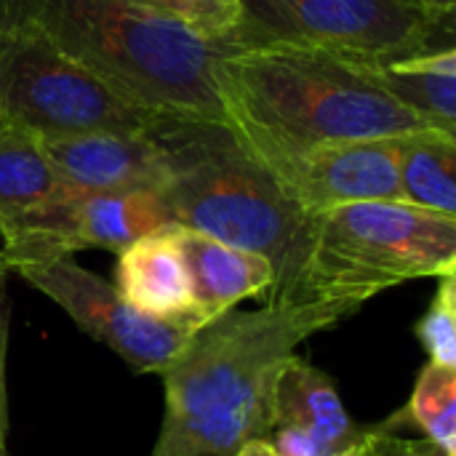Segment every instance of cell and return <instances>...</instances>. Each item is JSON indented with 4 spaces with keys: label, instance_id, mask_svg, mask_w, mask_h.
<instances>
[{
    "label": "cell",
    "instance_id": "obj_1",
    "mask_svg": "<svg viewBox=\"0 0 456 456\" xmlns=\"http://www.w3.org/2000/svg\"><path fill=\"white\" fill-rule=\"evenodd\" d=\"M358 307L283 302L230 310L200 326L160 371L166 411L152 456H232L246 441L265 438L289 358Z\"/></svg>",
    "mask_w": 456,
    "mask_h": 456
},
{
    "label": "cell",
    "instance_id": "obj_2",
    "mask_svg": "<svg viewBox=\"0 0 456 456\" xmlns=\"http://www.w3.org/2000/svg\"><path fill=\"white\" fill-rule=\"evenodd\" d=\"M216 96L227 128L267 168L323 144L438 131L387 96L358 59L318 48L227 45Z\"/></svg>",
    "mask_w": 456,
    "mask_h": 456
},
{
    "label": "cell",
    "instance_id": "obj_3",
    "mask_svg": "<svg viewBox=\"0 0 456 456\" xmlns=\"http://www.w3.org/2000/svg\"><path fill=\"white\" fill-rule=\"evenodd\" d=\"M150 134L168 160L160 198L171 222L265 256L275 270L267 305H283L302 265L310 216L224 120L160 115Z\"/></svg>",
    "mask_w": 456,
    "mask_h": 456
},
{
    "label": "cell",
    "instance_id": "obj_4",
    "mask_svg": "<svg viewBox=\"0 0 456 456\" xmlns=\"http://www.w3.org/2000/svg\"><path fill=\"white\" fill-rule=\"evenodd\" d=\"M0 21L40 29L136 104L222 120L211 43L139 0H0Z\"/></svg>",
    "mask_w": 456,
    "mask_h": 456
},
{
    "label": "cell",
    "instance_id": "obj_5",
    "mask_svg": "<svg viewBox=\"0 0 456 456\" xmlns=\"http://www.w3.org/2000/svg\"><path fill=\"white\" fill-rule=\"evenodd\" d=\"M456 273V216L403 200H363L310 216L286 302H353Z\"/></svg>",
    "mask_w": 456,
    "mask_h": 456
},
{
    "label": "cell",
    "instance_id": "obj_6",
    "mask_svg": "<svg viewBox=\"0 0 456 456\" xmlns=\"http://www.w3.org/2000/svg\"><path fill=\"white\" fill-rule=\"evenodd\" d=\"M456 11L425 0H243L224 45H299L345 59H398L454 48Z\"/></svg>",
    "mask_w": 456,
    "mask_h": 456
},
{
    "label": "cell",
    "instance_id": "obj_7",
    "mask_svg": "<svg viewBox=\"0 0 456 456\" xmlns=\"http://www.w3.org/2000/svg\"><path fill=\"white\" fill-rule=\"evenodd\" d=\"M0 112L16 123L51 136L88 131H150L163 112H152L110 80L77 61L40 29L0 21Z\"/></svg>",
    "mask_w": 456,
    "mask_h": 456
},
{
    "label": "cell",
    "instance_id": "obj_8",
    "mask_svg": "<svg viewBox=\"0 0 456 456\" xmlns=\"http://www.w3.org/2000/svg\"><path fill=\"white\" fill-rule=\"evenodd\" d=\"M19 273L32 289L53 299L88 337L115 350L139 374H160L190 337L206 326L198 318H152L131 307L115 286L69 259L19 262Z\"/></svg>",
    "mask_w": 456,
    "mask_h": 456
},
{
    "label": "cell",
    "instance_id": "obj_9",
    "mask_svg": "<svg viewBox=\"0 0 456 456\" xmlns=\"http://www.w3.org/2000/svg\"><path fill=\"white\" fill-rule=\"evenodd\" d=\"M174 224L160 192H80L61 187L48 203L0 235L3 262L69 259L77 251L120 254L134 240Z\"/></svg>",
    "mask_w": 456,
    "mask_h": 456
},
{
    "label": "cell",
    "instance_id": "obj_10",
    "mask_svg": "<svg viewBox=\"0 0 456 456\" xmlns=\"http://www.w3.org/2000/svg\"><path fill=\"white\" fill-rule=\"evenodd\" d=\"M401 136L337 142L270 166L289 198L307 214L363 200H401Z\"/></svg>",
    "mask_w": 456,
    "mask_h": 456
},
{
    "label": "cell",
    "instance_id": "obj_11",
    "mask_svg": "<svg viewBox=\"0 0 456 456\" xmlns=\"http://www.w3.org/2000/svg\"><path fill=\"white\" fill-rule=\"evenodd\" d=\"M366 428L342 406L337 385L307 358L291 355L273 393V422L265 441L278 456H342L353 452Z\"/></svg>",
    "mask_w": 456,
    "mask_h": 456
},
{
    "label": "cell",
    "instance_id": "obj_12",
    "mask_svg": "<svg viewBox=\"0 0 456 456\" xmlns=\"http://www.w3.org/2000/svg\"><path fill=\"white\" fill-rule=\"evenodd\" d=\"M59 179L80 192H160L168 160L150 131H88L43 139Z\"/></svg>",
    "mask_w": 456,
    "mask_h": 456
},
{
    "label": "cell",
    "instance_id": "obj_13",
    "mask_svg": "<svg viewBox=\"0 0 456 456\" xmlns=\"http://www.w3.org/2000/svg\"><path fill=\"white\" fill-rule=\"evenodd\" d=\"M115 291L152 318H198L176 224H166L118 254Z\"/></svg>",
    "mask_w": 456,
    "mask_h": 456
},
{
    "label": "cell",
    "instance_id": "obj_14",
    "mask_svg": "<svg viewBox=\"0 0 456 456\" xmlns=\"http://www.w3.org/2000/svg\"><path fill=\"white\" fill-rule=\"evenodd\" d=\"M176 238L190 273L192 305L203 323L235 310L243 299L273 294L275 270L265 256L227 246L182 224H176Z\"/></svg>",
    "mask_w": 456,
    "mask_h": 456
},
{
    "label": "cell",
    "instance_id": "obj_15",
    "mask_svg": "<svg viewBox=\"0 0 456 456\" xmlns=\"http://www.w3.org/2000/svg\"><path fill=\"white\" fill-rule=\"evenodd\" d=\"M361 67L403 110L438 131L456 134V48L371 59Z\"/></svg>",
    "mask_w": 456,
    "mask_h": 456
},
{
    "label": "cell",
    "instance_id": "obj_16",
    "mask_svg": "<svg viewBox=\"0 0 456 456\" xmlns=\"http://www.w3.org/2000/svg\"><path fill=\"white\" fill-rule=\"evenodd\" d=\"M64 182L59 179L40 134L16 123L0 126V235L35 208L48 203Z\"/></svg>",
    "mask_w": 456,
    "mask_h": 456
},
{
    "label": "cell",
    "instance_id": "obj_17",
    "mask_svg": "<svg viewBox=\"0 0 456 456\" xmlns=\"http://www.w3.org/2000/svg\"><path fill=\"white\" fill-rule=\"evenodd\" d=\"M401 200L456 216V134L419 131L401 136Z\"/></svg>",
    "mask_w": 456,
    "mask_h": 456
},
{
    "label": "cell",
    "instance_id": "obj_18",
    "mask_svg": "<svg viewBox=\"0 0 456 456\" xmlns=\"http://www.w3.org/2000/svg\"><path fill=\"white\" fill-rule=\"evenodd\" d=\"M401 414L403 417L390 419V425L401 419L417 425L430 444L456 456V369L428 363L419 371L409 406Z\"/></svg>",
    "mask_w": 456,
    "mask_h": 456
},
{
    "label": "cell",
    "instance_id": "obj_19",
    "mask_svg": "<svg viewBox=\"0 0 456 456\" xmlns=\"http://www.w3.org/2000/svg\"><path fill=\"white\" fill-rule=\"evenodd\" d=\"M168 19L179 21L190 32L211 43H227L235 32L243 0H139Z\"/></svg>",
    "mask_w": 456,
    "mask_h": 456
},
{
    "label": "cell",
    "instance_id": "obj_20",
    "mask_svg": "<svg viewBox=\"0 0 456 456\" xmlns=\"http://www.w3.org/2000/svg\"><path fill=\"white\" fill-rule=\"evenodd\" d=\"M438 281V294L414 329L430 355V363L456 369V273Z\"/></svg>",
    "mask_w": 456,
    "mask_h": 456
},
{
    "label": "cell",
    "instance_id": "obj_21",
    "mask_svg": "<svg viewBox=\"0 0 456 456\" xmlns=\"http://www.w3.org/2000/svg\"><path fill=\"white\" fill-rule=\"evenodd\" d=\"M355 456H449L428 438H401L387 430H369Z\"/></svg>",
    "mask_w": 456,
    "mask_h": 456
},
{
    "label": "cell",
    "instance_id": "obj_22",
    "mask_svg": "<svg viewBox=\"0 0 456 456\" xmlns=\"http://www.w3.org/2000/svg\"><path fill=\"white\" fill-rule=\"evenodd\" d=\"M8 265L0 256V446L8 436V390H5V350H8Z\"/></svg>",
    "mask_w": 456,
    "mask_h": 456
},
{
    "label": "cell",
    "instance_id": "obj_23",
    "mask_svg": "<svg viewBox=\"0 0 456 456\" xmlns=\"http://www.w3.org/2000/svg\"><path fill=\"white\" fill-rule=\"evenodd\" d=\"M232 456H278L275 454V449L265 441V438H251V441H246L238 452Z\"/></svg>",
    "mask_w": 456,
    "mask_h": 456
},
{
    "label": "cell",
    "instance_id": "obj_24",
    "mask_svg": "<svg viewBox=\"0 0 456 456\" xmlns=\"http://www.w3.org/2000/svg\"><path fill=\"white\" fill-rule=\"evenodd\" d=\"M436 8H444V11H456V0H425Z\"/></svg>",
    "mask_w": 456,
    "mask_h": 456
},
{
    "label": "cell",
    "instance_id": "obj_25",
    "mask_svg": "<svg viewBox=\"0 0 456 456\" xmlns=\"http://www.w3.org/2000/svg\"><path fill=\"white\" fill-rule=\"evenodd\" d=\"M342 456H355V449H353V452H347V454H342Z\"/></svg>",
    "mask_w": 456,
    "mask_h": 456
},
{
    "label": "cell",
    "instance_id": "obj_26",
    "mask_svg": "<svg viewBox=\"0 0 456 456\" xmlns=\"http://www.w3.org/2000/svg\"><path fill=\"white\" fill-rule=\"evenodd\" d=\"M0 456H5V446H0Z\"/></svg>",
    "mask_w": 456,
    "mask_h": 456
},
{
    "label": "cell",
    "instance_id": "obj_27",
    "mask_svg": "<svg viewBox=\"0 0 456 456\" xmlns=\"http://www.w3.org/2000/svg\"><path fill=\"white\" fill-rule=\"evenodd\" d=\"M3 123H5V118H3V112H0V126H3Z\"/></svg>",
    "mask_w": 456,
    "mask_h": 456
}]
</instances>
